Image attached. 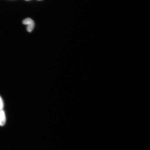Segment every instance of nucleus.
Here are the masks:
<instances>
[{
	"label": "nucleus",
	"mask_w": 150,
	"mask_h": 150,
	"mask_svg": "<svg viewBox=\"0 0 150 150\" xmlns=\"http://www.w3.org/2000/svg\"><path fill=\"white\" fill-rule=\"evenodd\" d=\"M23 23L25 25H27V30L29 32L33 31L35 23L30 18H27L24 20Z\"/></svg>",
	"instance_id": "nucleus-1"
},
{
	"label": "nucleus",
	"mask_w": 150,
	"mask_h": 150,
	"mask_svg": "<svg viewBox=\"0 0 150 150\" xmlns=\"http://www.w3.org/2000/svg\"><path fill=\"white\" fill-rule=\"evenodd\" d=\"M6 121L5 112L3 110H0V125H4Z\"/></svg>",
	"instance_id": "nucleus-2"
},
{
	"label": "nucleus",
	"mask_w": 150,
	"mask_h": 150,
	"mask_svg": "<svg viewBox=\"0 0 150 150\" xmlns=\"http://www.w3.org/2000/svg\"><path fill=\"white\" fill-rule=\"evenodd\" d=\"M4 102L0 96V110H3L4 108Z\"/></svg>",
	"instance_id": "nucleus-3"
},
{
	"label": "nucleus",
	"mask_w": 150,
	"mask_h": 150,
	"mask_svg": "<svg viewBox=\"0 0 150 150\" xmlns=\"http://www.w3.org/2000/svg\"><path fill=\"white\" fill-rule=\"evenodd\" d=\"M39 1H40V0H39Z\"/></svg>",
	"instance_id": "nucleus-4"
}]
</instances>
